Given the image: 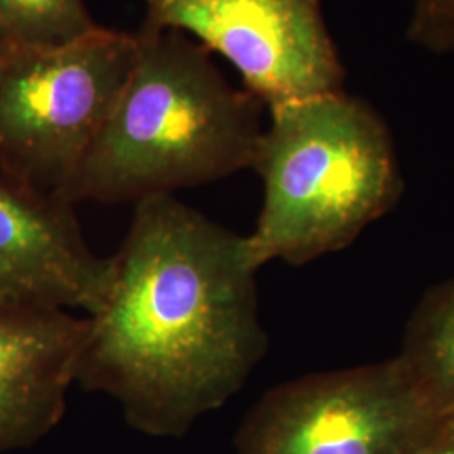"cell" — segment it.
<instances>
[{
  "instance_id": "8992f818",
  "label": "cell",
  "mask_w": 454,
  "mask_h": 454,
  "mask_svg": "<svg viewBox=\"0 0 454 454\" xmlns=\"http://www.w3.org/2000/svg\"><path fill=\"white\" fill-rule=\"evenodd\" d=\"M144 24L226 58L264 106L345 91L322 0H145Z\"/></svg>"
},
{
  "instance_id": "52a82bcc",
  "label": "cell",
  "mask_w": 454,
  "mask_h": 454,
  "mask_svg": "<svg viewBox=\"0 0 454 454\" xmlns=\"http://www.w3.org/2000/svg\"><path fill=\"white\" fill-rule=\"evenodd\" d=\"M110 276L112 258L90 247L74 204L0 174V303L93 315Z\"/></svg>"
},
{
  "instance_id": "8fae6325",
  "label": "cell",
  "mask_w": 454,
  "mask_h": 454,
  "mask_svg": "<svg viewBox=\"0 0 454 454\" xmlns=\"http://www.w3.org/2000/svg\"><path fill=\"white\" fill-rule=\"evenodd\" d=\"M407 37L431 52H454V0H412Z\"/></svg>"
},
{
  "instance_id": "5b68a950",
  "label": "cell",
  "mask_w": 454,
  "mask_h": 454,
  "mask_svg": "<svg viewBox=\"0 0 454 454\" xmlns=\"http://www.w3.org/2000/svg\"><path fill=\"white\" fill-rule=\"evenodd\" d=\"M444 414L397 357L303 375L246 414L236 454H416Z\"/></svg>"
},
{
  "instance_id": "277c9868",
  "label": "cell",
  "mask_w": 454,
  "mask_h": 454,
  "mask_svg": "<svg viewBox=\"0 0 454 454\" xmlns=\"http://www.w3.org/2000/svg\"><path fill=\"white\" fill-rule=\"evenodd\" d=\"M138 48V34L99 27L63 46L7 49L0 58V174L66 199Z\"/></svg>"
},
{
  "instance_id": "30bf717a",
  "label": "cell",
  "mask_w": 454,
  "mask_h": 454,
  "mask_svg": "<svg viewBox=\"0 0 454 454\" xmlns=\"http://www.w3.org/2000/svg\"><path fill=\"white\" fill-rule=\"evenodd\" d=\"M0 27L12 46H63L101 26L84 0H0Z\"/></svg>"
},
{
  "instance_id": "9c48e42d",
  "label": "cell",
  "mask_w": 454,
  "mask_h": 454,
  "mask_svg": "<svg viewBox=\"0 0 454 454\" xmlns=\"http://www.w3.org/2000/svg\"><path fill=\"white\" fill-rule=\"evenodd\" d=\"M397 358L438 412H454V279L426 294Z\"/></svg>"
},
{
  "instance_id": "3957f363",
  "label": "cell",
  "mask_w": 454,
  "mask_h": 454,
  "mask_svg": "<svg viewBox=\"0 0 454 454\" xmlns=\"http://www.w3.org/2000/svg\"><path fill=\"white\" fill-rule=\"evenodd\" d=\"M268 110L253 162L262 206L246 236L258 270L270 261L300 266L339 251L403 192L389 129L365 99L339 91Z\"/></svg>"
},
{
  "instance_id": "7c38bea8",
  "label": "cell",
  "mask_w": 454,
  "mask_h": 454,
  "mask_svg": "<svg viewBox=\"0 0 454 454\" xmlns=\"http://www.w3.org/2000/svg\"><path fill=\"white\" fill-rule=\"evenodd\" d=\"M416 454H454V412L441 418Z\"/></svg>"
},
{
  "instance_id": "ba28073f",
  "label": "cell",
  "mask_w": 454,
  "mask_h": 454,
  "mask_svg": "<svg viewBox=\"0 0 454 454\" xmlns=\"http://www.w3.org/2000/svg\"><path fill=\"white\" fill-rule=\"evenodd\" d=\"M86 324L69 309L0 303V454L31 448L63 419Z\"/></svg>"
},
{
  "instance_id": "7a4b0ae2",
  "label": "cell",
  "mask_w": 454,
  "mask_h": 454,
  "mask_svg": "<svg viewBox=\"0 0 454 454\" xmlns=\"http://www.w3.org/2000/svg\"><path fill=\"white\" fill-rule=\"evenodd\" d=\"M138 56L66 199L138 202L253 168L262 103L185 34L144 24Z\"/></svg>"
},
{
  "instance_id": "6da1fadb",
  "label": "cell",
  "mask_w": 454,
  "mask_h": 454,
  "mask_svg": "<svg viewBox=\"0 0 454 454\" xmlns=\"http://www.w3.org/2000/svg\"><path fill=\"white\" fill-rule=\"evenodd\" d=\"M76 382L127 424L182 438L243 389L268 348L247 239L176 195L135 202Z\"/></svg>"
},
{
  "instance_id": "4fadbf2b",
  "label": "cell",
  "mask_w": 454,
  "mask_h": 454,
  "mask_svg": "<svg viewBox=\"0 0 454 454\" xmlns=\"http://www.w3.org/2000/svg\"><path fill=\"white\" fill-rule=\"evenodd\" d=\"M12 44L9 43V39H7V35L4 34L2 31V27H0V58H2V54L7 51V49L11 48Z\"/></svg>"
}]
</instances>
